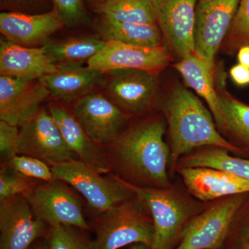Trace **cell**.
Here are the masks:
<instances>
[{
  "mask_svg": "<svg viewBox=\"0 0 249 249\" xmlns=\"http://www.w3.org/2000/svg\"><path fill=\"white\" fill-rule=\"evenodd\" d=\"M19 127L0 120V160L6 165L18 153Z\"/></svg>",
  "mask_w": 249,
  "mask_h": 249,
  "instance_id": "cell-33",
  "label": "cell"
},
{
  "mask_svg": "<svg viewBox=\"0 0 249 249\" xmlns=\"http://www.w3.org/2000/svg\"><path fill=\"white\" fill-rule=\"evenodd\" d=\"M98 36L106 41H116L141 47L159 48L163 46V37L157 23L134 24L112 22L98 17L96 22Z\"/></svg>",
  "mask_w": 249,
  "mask_h": 249,
  "instance_id": "cell-22",
  "label": "cell"
},
{
  "mask_svg": "<svg viewBox=\"0 0 249 249\" xmlns=\"http://www.w3.org/2000/svg\"><path fill=\"white\" fill-rule=\"evenodd\" d=\"M50 95L40 80L0 76V120L21 127L40 111Z\"/></svg>",
  "mask_w": 249,
  "mask_h": 249,
  "instance_id": "cell-15",
  "label": "cell"
},
{
  "mask_svg": "<svg viewBox=\"0 0 249 249\" xmlns=\"http://www.w3.org/2000/svg\"><path fill=\"white\" fill-rule=\"evenodd\" d=\"M108 1H109V0H85V4H86V3L89 4L91 8H93V6H97V5L107 2Z\"/></svg>",
  "mask_w": 249,
  "mask_h": 249,
  "instance_id": "cell-38",
  "label": "cell"
},
{
  "mask_svg": "<svg viewBox=\"0 0 249 249\" xmlns=\"http://www.w3.org/2000/svg\"><path fill=\"white\" fill-rule=\"evenodd\" d=\"M137 119H131L118 138L103 147L109 173L134 186H168L172 179L164 116L153 112Z\"/></svg>",
  "mask_w": 249,
  "mask_h": 249,
  "instance_id": "cell-1",
  "label": "cell"
},
{
  "mask_svg": "<svg viewBox=\"0 0 249 249\" xmlns=\"http://www.w3.org/2000/svg\"><path fill=\"white\" fill-rule=\"evenodd\" d=\"M49 228L36 218L25 196L0 201V249H29L36 241L45 238Z\"/></svg>",
  "mask_w": 249,
  "mask_h": 249,
  "instance_id": "cell-13",
  "label": "cell"
},
{
  "mask_svg": "<svg viewBox=\"0 0 249 249\" xmlns=\"http://www.w3.org/2000/svg\"><path fill=\"white\" fill-rule=\"evenodd\" d=\"M42 181L29 178L9 165H1L0 201L16 196L26 197Z\"/></svg>",
  "mask_w": 249,
  "mask_h": 249,
  "instance_id": "cell-28",
  "label": "cell"
},
{
  "mask_svg": "<svg viewBox=\"0 0 249 249\" xmlns=\"http://www.w3.org/2000/svg\"><path fill=\"white\" fill-rule=\"evenodd\" d=\"M53 8L61 16L65 26L70 28L87 25L91 22L85 0H51Z\"/></svg>",
  "mask_w": 249,
  "mask_h": 249,
  "instance_id": "cell-30",
  "label": "cell"
},
{
  "mask_svg": "<svg viewBox=\"0 0 249 249\" xmlns=\"http://www.w3.org/2000/svg\"><path fill=\"white\" fill-rule=\"evenodd\" d=\"M249 196L240 193L210 201L187 224L175 249H222L232 218Z\"/></svg>",
  "mask_w": 249,
  "mask_h": 249,
  "instance_id": "cell-7",
  "label": "cell"
},
{
  "mask_svg": "<svg viewBox=\"0 0 249 249\" xmlns=\"http://www.w3.org/2000/svg\"><path fill=\"white\" fill-rule=\"evenodd\" d=\"M240 0H197L195 54L214 70V59L235 19Z\"/></svg>",
  "mask_w": 249,
  "mask_h": 249,
  "instance_id": "cell-9",
  "label": "cell"
},
{
  "mask_svg": "<svg viewBox=\"0 0 249 249\" xmlns=\"http://www.w3.org/2000/svg\"><path fill=\"white\" fill-rule=\"evenodd\" d=\"M42 1L43 0H1V5L4 9L10 10L9 11L29 14V9Z\"/></svg>",
  "mask_w": 249,
  "mask_h": 249,
  "instance_id": "cell-34",
  "label": "cell"
},
{
  "mask_svg": "<svg viewBox=\"0 0 249 249\" xmlns=\"http://www.w3.org/2000/svg\"><path fill=\"white\" fill-rule=\"evenodd\" d=\"M227 38L232 49L249 45V0H240Z\"/></svg>",
  "mask_w": 249,
  "mask_h": 249,
  "instance_id": "cell-32",
  "label": "cell"
},
{
  "mask_svg": "<svg viewBox=\"0 0 249 249\" xmlns=\"http://www.w3.org/2000/svg\"><path fill=\"white\" fill-rule=\"evenodd\" d=\"M18 153L39 159L49 165L79 160L67 145L53 116L42 109L19 127Z\"/></svg>",
  "mask_w": 249,
  "mask_h": 249,
  "instance_id": "cell-10",
  "label": "cell"
},
{
  "mask_svg": "<svg viewBox=\"0 0 249 249\" xmlns=\"http://www.w3.org/2000/svg\"><path fill=\"white\" fill-rule=\"evenodd\" d=\"M49 112L58 124L67 145L79 160L98 173H109L104 149L90 138L72 111L60 105L51 104Z\"/></svg>",
  "mask_w": 249,
  "mask_h": 249,
  "instance_id": "cell-19",
  "label": "cell"
},
{
  "mask_svg": "<svg viewBox=\"0 0 249 249\" xmlns=\"http://www.w3.org/2000/svg\"><path fill=\"white\" fill-rule=\"evenodd\" d=\"M174 67L182 76L187 86L194 90L207 103L216 125L222 134L224 121L219 94L214 88V70L195 53L178 60Z\"/></svg>",
  "mask_w": 249,
  "mask_h": 249,
  "instance_id": "cell-21",
  "label": "cell"
},
{
  "mask_svg": "<svg viewBox=\"0 0 249 249\" xmlns=\"http://www.w3.org/2000/svg\"><path fill=\"white\" fill-rule=\"evenodd\" d=\"M197 0H152L163 41L178 60L195 53Z\"/></svg>",
  "mask_w": 249,
  "mask_h": 249,
  "instance_id": "cell-12",
  "label": "cell"
},
{
  "mask_svg": "<svg viewBox=\"0 0 249 249\" xmlns=\"http://www.w3.org/2000/svg\"><path fill=\"white\" fill-rule=\"evenodd\" d=\"M106 41L99 36H81L60 41H47L43 47L49 58L55 65L89 61L99 53Z\"/></svg>",
  "mask_w": 249,
  "mask_h": 249,
  "instance_id": "cell-25",
  "label": "cell"
},
{
  "mask_svg": "<svg viewBox=\"0 0 249 249\" xmlns=\"http://www.w3.org/2000/svg\"><path fill=\"white\" fill-rule=\"evenodd\" d=\"M170 61V53L165 47L150 48L107 41L99 53L87 64L90 68L103 73L112 70L134 69L159 74Z\"/></svg>",
  "mask_w": 249,
  "mask_h": 249,
  "instance_id": "cell-14",
  "label": "cell"
},
{
  "mask_svg": "<svg viewBox=\"0 0 249 249\" xmlns=\"http://www.w3.org/2000/svg\"><path fill=\"white\" fill-rule=\"evenodd\" d=\"M103 73L79 63L57 65L56 70L40 78L49 93L65 104H73L89 94L101 82Z\"/></svg>",
  "mask_w": 249,
  "mask_h": 249,
  "instance_id": "cell-18",
  "label": "cell"
},
{
  "mask_svg": "<svg viewBox=\"0 0 249 249\" xmlns=\"http://www.w3.org/2000/svg\"><path fill=\"white\" fill-rule=\"evenodd\" d=\"M89 232L73 226H52L45 238L48 249H93Z\"/></svg>",
  "mask_w": 249,
  "mask_h": 249,
  "instance_id": "cell-27",
  "label": "cell"
},
{
  "mask_svg": "<svg viewBox=\"0 0 249 249\" xmlns=\"http://www.w3.org/2000/svg\"><path fill=\"white\" fill-rule=\"evenodd\" d=\"M65 26L55 9L42 14L4 11L0 14V31L4 38L24 47L45 44L55 31Z\"/></svg>",
  "mask_w": 249,
  "mask_h": 249,
  "instance_id": "cell-16",
  "label": "cell"
},
{
  "mask_svg": "<svg viewBox=\"0 0 249 249\" xmlns=\"http://www.w3.org/2000/svg\"><path fill=\"white\" fill-rule=\"evenodd\" d=\"M95 237L93 249H119L142 244L151 249L155 238L152 214L143 201L135 194L102 213L89 218Z\"/></svg>",
  "mask_w": 249,
  "mask_h": 249,
  "instance_id": "cell-4",
  "label": "cell"
},
{
  "mask_svg": "<svg viewBox=\"0 0 249 249\" xmlns=\"http://www.w3.org/2000/svg\"><path fill=\"white\" fill-rule=\"evenodd\" d=\"M195 167L224 170L249 181V160L232 155L224 147L209 145L195 149L179 159L175 170Z\"/></svg>",
  "mask_w": 249,
  "mask_h": 249,
  "instance_id": "cell-23",
  "label": "cell"
},
{
  "mask_svg": "<svg viewBox=\"0 0 249 249\" xmlns=\"http://www.w3.org/2000/svg\"><path fill=\"white\" fill-rule=\"evenodd\" d=\"M231 78L236 85L246 86L249 85V68L238 63L234 65L229 71Z\"/></svg>",
  "mask_w": 249,
  "mask_h": 249,
  "instance_id": "cell-35",
  "label": "cell"
},
{
  "mask_svg": "<svg viewBox=\"0 0 249 249\" xmlns=\"http://www.w3.org/2000/svg\"><path fill=\"white\" fill-rule=\"evenodd\" d=\"M98 17L112 22L155 24L152 0H109L91 8Z\"/></svg>",
  "mask_w": 249,
  "mask_h": 249,
  "instance_id": "cell-26",
  "label": "cell"
},
{
  "mask_svg": "<svg viewBox=\"0 0 249 249\" xmlns=\"http://www.w3.org/2000/svg\"><path fill=\"white\" fill-rule=\"evenodd\" d=\"M181 178L190 193L202 201H211L249 193V181L224 170L207 167L178 168L175 176Z\"/></svg>",
  "mask_w": 249,
  "mask_h": 249,
  "instance_id": "cell-17",
  "label": "cell"
},
{
  "mask_svg": "<svg viewBox=\"0 0 249 249\" xmlns=\"http://www.w3.org/2000/svg\"><path fill=\"white\" fill-rule=\"evenodd\" d=\"M239 63L249 68V45L242 46L237 53Z\"/></svg>",
  "mask_w": 249,
  "mask_h": 249,
  "instance_id": "cell-36",
  "label": "cell"
},
{
  "mask_svg": "<svg viewBox=\"0 0 249 249\" xmlns=\"http://www.w3.org/2000/svg\"><path fill=\"white\" fill-rule=\"evenodd\" d=\"M109 99L131 118L155 112L159 102L158 74L145 70L122 69L108 72Z\"/></svg>",
  "mask_w": 249,
  "mask_h": 249,
  "instance_id": "cell-8",
  "label": "cell"
},
{
  "mask_svg": "<svg viewBox=\"0 0 249 249\" xmlns=\"http://www.w3.org/2000/svg\"><path fill=\"white\" fill-rule=\"evenodd\" d=\"M55 179L65 181L84 198L86 215L91 218L130 199L135 193L111 173H98L80 160L50 165Z\"/></svg>",
  "mask_w": 249,
  "mask_h": 249,
  "instance_id": "cell-5",
  "label": "cell"
},
{
  "mask_svg": "<svg viewBox=\"0 0 249 249\" xmlns=\"http://www.w3.org/2000/svg\"><path fill=\"white\" fill-rule=\"evenodd\" d=\"M129 249H150L147 246L142 245V244H135L132 246Z\"/></svg>",
  "mask_w": 249,
  "mask_h": 249,
  "instance_id": "cell-39",
  "label": "cell"
},
{
  "mask_svg": "<svg viewBox=\"0 0 249 249\" xmlns=\"http://www.w3.org/2000/svg\"><path fill=\"white\" fill-rule=\"evenodd\" d=\"M71 111L90 138L103 147L115 141L132 119L98 93L80 98L72 105Z\"/></svg>",
  "mask_w": 249,
  "mask_h": 249,
  "instance_id": "cell-11",
  "label": "cell"
},
{
  "mask_svg": "<svg viewBox=\"0 0 249 249\" xmlns=\"http://www.w3.org/2000/svg\"><path fill=\"white\" fill-rule=\"evenodd\" d=\"M157 108L167 123L172 180L179 159L198 147H222L238 157V151L219 132L210 109L182 85H175Z\"/></svg>",
  "mask_w": 249,
  "mask_h": 249,
  "instance_id": "cell-2",
  "label": "cell"
},
{
  "mask_svg": "<svg viewBox=\"0 0 249 249\" xmlns=\"http://www.w3.org/2000/svg\"><path fill=\"white\" fill-rule=\"evenodd\" d=\"M126 183L145 202L152 214L155 238L150 249H176L187 224L210 202L192 196L178 175L163 188H141Z\"/></svg>",
  "mask_w": 249,
  "mask_h": 249,
  "instance_id": "cell-3",
  "label": "cell"
},
{
  "mask_svg": "<svg viewBox=\"0 0 249 249\" xmlns=\"http://www.w3.org/2000/svg\"><path fill=\"white\" fill-rule=\"evenodd\" d=\"M29 249H48L45 238L40 239L33 244Z\"/></svg>",
  "mask_w": 249,
  "mask_h": 249,
  "instance_id": "cell-37",
  "label": "cell"
},
{
  "mask_svg": "<svg viewBox=\"0 0 249 249\" xmlns=\"http://www.w3.org/2000/svg\"><path fill=\"white\" fill-rule=\"evenodd\" d=\"M42 47L18 45L6 38L0 41V73L29 80H39L56 70Z\"/></svg>",
  "mask_w": 249,
  "mask_h": 249,
  "instance_id": "cell-20",
  "label": "cell"
},
{
  "mask_svg": "<svg viewBox=\"0 0 249 249\" xmlns=\"http://www.w3.org/2000/svg\"><path fill=\"white\" fill-rule=\"evenodd\" d=\"M222 249H249V196L236 211Z\"/></svg>",
  "mask_w": 249,
  "mask_h": 249,
  "instance_id": "cell-29",
  "label": "cell"
},
{
  "mask_svg": "<svg viewBox=\"0 0 249 249\" xmlns=\"http://www.w3.org/2000/svg\"><path fill=\"white\" fill-rule=\"evenodd\" d=\"M36 218L49 227L73 226L91 232L78 192L60 179L37 185L26 196Z\"/></svg>",
  "mask_w": 249,
  "mask_h": 249,
  "instance_id": "cell-6",
  "label": "cell"
},
{
  "mask_svg": "<svg viewBox=\"0 0 249 249\" xmlns=\"http://www.w3.org/2000/svg\"><path fill=\"white\" fill-rule=\"evenodd\" d=\"M6 165H9L29 178L45 182L55 179L50 165L35 157L18 155Z\"/></svg>",
  "mask_w": 249,
  "mask_h": 249,
  "instance_id": "cell-31",
  "label": "cell"
},
{
  "mask_svg": "<svg viewBox=\"0 0 249 249\" xmlns=\"http://www.w3.org/2000/svg\"><path fill=\"white\" fill-rule=\"evenodd\" d=\"M219 98L224 121L222 135L238 151V157L249 160V106L227 93H220Z\"/></svg>",
  "mask_w": 249,
  "mask_h": 249,
  "instance_id": "cell-24",
  "label": "cell"
}]
</instances>
